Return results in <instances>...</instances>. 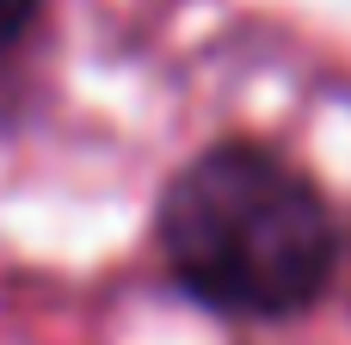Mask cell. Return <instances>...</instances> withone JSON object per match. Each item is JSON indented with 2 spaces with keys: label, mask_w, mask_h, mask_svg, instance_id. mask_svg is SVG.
<instances>
[{
  "label": "cell",
  "mask_w": 351,
  "mask_h": 345,
  "mask_svg": "<svg viewBox=\"0 0 351 345\" xmlns=\"http://www.w3.org/2000/svg\"><path fill=\"white\" fill-rule=\"evenodd\" d=\"M154 241L173 284L228 321L308 315L346 265L333 198L290 154L247 136L191 154L167 179Z\"/></svg>",
  "instance_id": "1"
},
{
  "label": "cell",
  "mask_w": 351,
  "mask_h": 345,
  "mask_svg": "<svg viewBox=\"0 0 351 345\" xmlns=\"http://www.w3.org/2000/svg\"><path fill=\"white\" fill-rule=\"evenodd\" d=\"M37 6H43V0H0V49H12V43L25 37V25L37 19Z\"/></svg>",
  "instance_id": "2"
}]
</instances>
